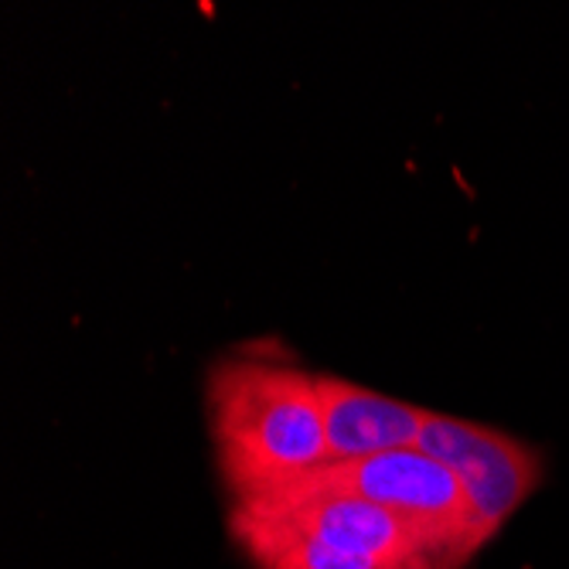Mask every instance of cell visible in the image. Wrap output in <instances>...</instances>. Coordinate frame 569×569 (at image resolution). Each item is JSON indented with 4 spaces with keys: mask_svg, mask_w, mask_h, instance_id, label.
Masks as SVG:
<instances>
[{
    "mask_svg": "<svg viewBox=\"0 0 569 569\" xmlns=\"http://www.w3.org/2000/svg\"><path fill=\"white\" fill-rule=\"evenodd\" d=\"M300 481L358 495L389 508L399 519L447 546L460 562H468L498 536V529H491L478 511L463 481L420 447H399L355 460H328L321 468L300 475Z\"/></svg>",
    "mask_w": 569,
    "mask_h": 569,
    "instance_id": "obj_2",
    "label": "cell"
},
{
    "mask_svg": "<svg viewBox=\"0 0 569 569\" xmlns=\"http://www.w3.org/2000/svg\"><path fill=\"white\" fill-rule=\"evenodd\" d=\"M417 447L463 481L491 529H501L542 481V457L526 440L447 412H427Z\"/></svg>",
    "mask_w": 569,
    "mask_h": 569,
    "instance_id": "obj_4",
    "label": "cell"
},
{
    "mask_svg": "<svg viewBox=\"0 0 569 569\" xmlns=\"http://www.w3.org/2000/svg\"><path fill=\"white\" fill-rule=\"evenodd\" d=\"M209 437L229 498L273 491L328 463L318 372L267 351L219 358L204 382Z\"/></svg>",
    "mask_w": 569,
    "mask_h": 569,
    "instance_id": "obj_1",
    "label": "cell"
},
{
    "mask_svg": "<svg viewBox=\"0 0 569 569\" xmlns=\"http://www.w3.org/2000/svg\"><path fill=\"white\" fill-rule=\"evenodd\" d=\"M318 389L325 406L328 460H355L420 443L430 409L325 372H318Z\"/></svg>",
    "mask_w": 569,
    "mask_h": 569,
    "instance_id": "obj_5",
    "label": "cell"
},
{
    "mask_svg": "<svg viewBox=\"0 0 569 569\" xmlns=\"http://www.w3.org/2000/svg\"><path fill=\"white\" fill-rule=\"evenodd\" d=\"M236 508H246L260 519L287 526L307 539H318L331 549L369 556L396 569H460L463 562L440 546L433 536L399 519L389 508L372 505L358 495L328 491L300 478L249 498H232Z\"/></svg>",
    "mask_w": 569,
    "mask_h": 569,
    "instance_id": "obj_3",
    "label": "cell"
},
{
    "mask_svg": "<svg viewBox=\"0 0 569 569\" xmlns=\"http://www.w3.org/2000/svg\"><path fill=\"white\" fill-rule=\"evenodd\" d=\"M229 532L256 569H396L369 556L331 549L236 505L229 508Z\"/></svg>",
    "mask_w": 569,
    "mask_h": 569,
    "instance_id": "obj_6",
    "label": "cell"
}]
</instances>
